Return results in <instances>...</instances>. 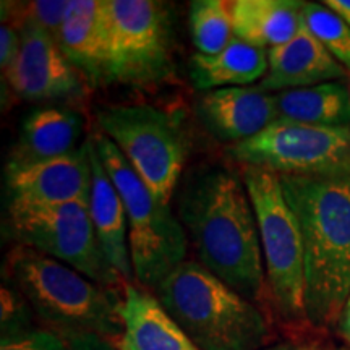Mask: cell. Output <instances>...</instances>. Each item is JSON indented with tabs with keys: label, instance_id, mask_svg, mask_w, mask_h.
Wrapping results in <instances>:
<instances>
[{
	"label": "cell",
	"instance_id": "cell-27",
	"mask_svg": "<svg viewBox=\"0 0 350 350\" xmlns=\"http://www.w3.org/2000/svg\"><path fill=\"white\" fill-rule=\"evenodd\" d=\"M338 326H339V332L342 336L345 342L350 345V295L345 300V304L342 306V312L339 314L338 319Z\"/></svg>",
	"mask_w": 350,
	"mask_h": 350
},
{
	"label": "cell",
	"instance_id": "cell-11",
	"mask_svg": "<svg viewBox=\"0 0 350 350\" xmlns=\"http://www.w3.org/2000/svg\"><path fill=\"white\" fill-rule=\"evenodd\" d=\"M3 21L15 25L21 36L18 55L3 73L16 96L29 103H49L81 99L86 94L85 77L46 29L28 18Z\"/></svg>",
	"mask_w": 350,
	"mask_h": 350
},
{
	"label": "cell",
	"instance_id": "cell-2",
	"mask_svg": "<svg viewBox=\"0 0 350 350\" xmlns=\"http://www.w3.org/2000/svg\"><path fill=\"white\" fill-rule=\"evenodd\" d=\"M305 250V319L338 321L350 295V172L279 175Z\"/></svg>",
	"mask_w": 350,
	"mask_h": 350
},
{
	"label": "cell",
	"instance_id": "cell-18",
	"mask_svg": "<svg viewBox=\"0 0 350 350\" xmlns=\"http://www.w3.org/2000/svg\"><path fill=\"white\" fill-rule=\"evenodd\" d=\"M234 36L262 49H274L295 38L304 2L297 0H234L229 2Z\"/></svg>",
	"mask_w": 350,
	"mask_h": 350
},
{
	"label": "cell",
	"instance_id": "cell-8",
	"mask_svg": "<svg viewBox=\"0 0 350 350\" xmlns=\"http://www.w3.org/2000/svg\"><path fill=\"white\" fill-rule=\"evenodd\" d=\"M8 224L18 245L68 265L100 286L117 288L125 282L96 237L90 201L62 204L10 201Z\"/></svg>",
	"mask_w": 350,
	"mask_h": 350
},
{
	"label": "cell",
	"instance_id": "cell-28",
	"mask_svg": "<svg viewBox=\"0 0 350 350\" xmlns=\"http://www.w3.org/2000/svg\"><path fill=\"white\" fill-rule=\"evenodd\" d=\"M327 8L336 12L350 26V0H326L323 2Z\"/></svg>",
	"mask_w": 350,
	"mask_h": 350
},
{
	"label": "cell",
	"instance_id": "cell-21",
	"mask_svg": "<svg viewBox=\"0 0 350 350\" xmlns=\"http://www.w3.org/2000/svg\"><path fill=\"white\" fill-rule=\"evenodd\" d=\"M279 119L317 126H350V91L329 81L274 94Z\"/></svg>",
	"mask_w": 350,
	"mask_h": 350
},
{
	"label": "cell",
	"instance_id": "cell-12",
	"mask_svg": "<svg viewBox=\"0 0 350 350\" xmlns=\"http://www.w3.org/2000/svg\"><path fill=\"white\" fill-rule=\"evenodd\" d=\"M10 201L33 204H62L90 201L93 167L90 138L68 154L29 164H8Z\"/></svg>",
	"mask_w": 350,
	"mask_h": 350
},
{
	"label": "cell",
	"instance_id": "cell-5",
	"mask_svg": "<svg viewBox=\"0 0 350 350\" xmlns=\"http://www.w3.org/2000/svg\"><path fill=\"white\" fill-rule=\"evenodd\" d=\"M104 169L124 201L129 222V243L135 279L146 288H156L187 256L188 239L182 222L170 206L152 195L139 175L106 135H93Z\"/></svg>",
	"mask_w": 350,
	"mask_h": 350
},
{
	"label": "cell",
	"instance_id": "cell-9",
	"mask_svg": "<svg viewBox=\"0 0 350 350\" xmlns=\"http://www.w3.org/2000/svg\"><path fill=\"white\" fill-rule=\"evenodd\" d=\"M109 85L148 86L172 73V34L164 5L152 0H104Z\"/></svg>",
	"mask_w": 350,
	"mask_h": 350
},
{
	"label": "cell",
	"instance_id": "cell-30",
	"mask_svg": "<svg viewBox=\"0 0 350 350\" xmlns=\"http://www.w3.org/2000/svg\"><path fill=\"white\" fill-rule=\"evenodd\" d=\"M338 350H345V349H338Z\"/></svg>",
	"mask_w": 350,
	"mask_h": 350
},
{
	"label": "cell",
	"instance_id": "cell-16",
	"mask_svg": "<svg viewBox=\"0 0 350 350\" xmlns=\"http://www.w3.org/2000/svg\"><path fill=\"white\" fill-rule=\"evenodd\" d=\"M120 350H200L159 299L133 284L124 286Z\"/></svg>",
	"mask_w": 350,
	"mask_h": 350
},
{
	"label": "cell",
	"instance_id": "cell-22",
	"mask_svg": "<svg viewBox=\"0 0 350 350\" xmlns=\"http://www.w3.org/2000/svg\"><path fill=\"white\" fill-rule=\"evenodd\" d=\"M190 33L198 54L214 55L234 38L229 3L224 0H195L190 5Z\"/></svg>",
	"mask_w": 350,
	"mask_h": 350
},
{
	"label": "cell",
	"instance_id": "cell-29",
	"mask_svg": "<svg viewBox=\"0 0 350 350\" xmlns=\"http://www.w3.org/2000/svg\"><path fill=\"white\" fill-rule=\"evenodd\" d=\"M261 350H319L318 347H313V345L306 344H294V342H284V344H275L271 345V347H265Z\"/></svg>",
	"mask_w": 350,
	"mask_h": 350
},
{
	"label": "cell",
	"instance_id": "cell-4",
	"mask_svg": "<svg viewBox=\"0 0 350 350\" xmlns=\"http://www.w3.org/2000/svg\"><path fill=\"white\" fill-rule=\"evenodd\" d=\"M157 299L200 350H261L268 318L201 262L183 261L159 287Z\"/></svg>",
	"mask_w": 350,
	"mask_h": 350
},
{
	"label": "cell",
	"instance_id": "cell-7",
	"mask_svg": "<svg viewBox=\"0 0 350 350\" xmlns=\"http://www.w3.org/2000/svg\"><path fill=\"white\" fill-rule=\"evenodd\" d=\"M98 125L152 195L169 206L188 151L177 116L148 104L111 106L98 113Z\"/></svg>",
	"mask_w": 350,
	"mask_h": 350
},
{
	"label": "cell",
	"instance_id": "cell-15",
	"mask_svg": "<svg viewBox=\"0 0 350 350\" xmlns=\"http://www.w3.org/2000/svg\"><path fill=\"white\" fill-rule=\"evenodd\" d=\"M57 44L88 85H109L111 52L104 0H72Z\"/></svg>",
	"mask_w": 350,
	"mask_h": 350
},
{
	"label": "cell",
	"instance_id": "cell-23",
	"mask_svg": "<svg viewBox=\"0 0 350 350\" xmlns=\"http://www.w3.org/2000/svg\"><path fill=\"white\" fill-rule=\"evenodd\" d=\"M2 325L0 350H116L113 344L91 336H65L47 327L20 326L18 321Z\"/></svg>",
	"mask_w": 350,
	"mask_h": 350
},
{
	"label": "cell",
	"instance_id": "cell-20",
	"mask_svg": "<svg viewBox=\"0 0 350 350\" xmlns=\"http://www.w3.org/2000/svg\"><path fill=\"white\" fill-rule=\"evenodd\" d=\"M268 49L253 46L239 38L214 55L196 54L190 60V78L198 91L248 86L268 73Z\"/></svg>",
	"mask_w": 350,
	"mask_h": 350
},
{
	"label": "cell",
	"instance_id": "cell-13",
	"mask_svg": "<svg viewBox=\"0 0 350 350\" xmlns=\"http://www.w3.org/2000/svg\"><path fill=\"white\" fill-rule=\"evenodd\" d=\"M196 113L204 129L229 146L256 137L279 119L274 96L260 86L206 91L196 103Z\"/></svg>",
	"mask_w": 350,
	"mask_h": 350
},
{
	"label": "cell",
	"instance_id": "cell-10",
	"mask_svg": "<svg viewBox=\"0 0 350 350\" xmlns=\"http://www.w3.org/2000/svg\"><path fill=\"white\" fill-rule=\"evenodd\" d=\"M230 157L278 175L350 172V126L274 120L247 142L230 144Z\"/></svg>",
	"mask_w": 350,
	"mask_h": 350
},
{
	"label": "cell",
	"instance_id": "cell-14",
	"mask_svg": "<svg viewBox=\"0 0 350 350\" xmlns=\"http://www.w3.org/2000/svg\"><path fill=\"white\" fill-rule=\"evenodd\" d=\"M268 73L260 81V90L287 91L340 80L345 68L310 33L301 18L294 39L268 51Z\"/></svg>",
	"mask_w": 350,
	"mask_h": 350
},
{
	"label": "cell",
	"instance_id": "cell-3",
	"mask_svg": "<svg viewBox=\"0 0 350 350\" xmlns=\"http://www.w3.org/2000/svg\"><path fill=\"white\" fill-rule=\"evenodd\" d=\"M5 273L44 327L119 345L124 334V294L119 295L117 288L100 286L68 265L23 245L8 252Z\"/></svg>",
	"mask_w": 350,
	"mask_h": 350
},
{
	"label": "cell",
	"instance_id": "cell-19",
	"mask_svg": "<svg viewBox=\"0 0 350 350\" xmlns=\"http://www.w3.org/2000/svg\"><path fill=\"white\" fill-rule=\"evenodd\" d=\"M83 122L75 111L44 107L23 120L20 142L8 164H29L55 159L77 150Z\"/></svg>",
	"mask_w": 350,
	"mask_h": 350
},
{
	"label": "cell",
	"instance_id": "cell-1",
	"mask_svg": "<svg viewBox=\"0 0 350 350\" xmlns=\"http://www.w3.org/2000/svg\"><path fill=\"white\" fill-rule=\"evenodd\" d=\"M178 216L208 271L258 304L266 292L255 209L245 183L224 167L198 169L178 198Z\"/></svg>",
	"mask_w": 350,
	"mask_h": 350
},
{
	"label": "cell",
	"instance_id": "cell-26",
	"mask_svg": "<svg viewBox=\"0 0 350 350\" xmlns=\"http://www.w3.org/2000/svg\"><path fill=\"white\" fill-rule=\"evenodd\" d=\"M20 29L8 21H2V26H0V68L3 73L15 62L20 52Z\"/></svg>",
	"mask_w": 350,
	"mask_h": 350
},
{
	"label": "cell",
	"instance_id": "cell-24",
	"mask_svg": "<svg viewBox=\"0 0 350 350\" xmlns=\"http://www.w3.org/2000/svg\"><path fill=\"white\" fill-rule=\"evenodd\" d=\"M301 18L325 49L350 70V26L325 3L304 2Z\"/></svg>",
	"mask_w": 350,
	"mask_h": 350
},
{
	"label": "cell",
	"instance_id": "cell-25",
	"mask_svg": "<svg viewBox=\"0 0 350 350\" xmlns=\"http://www.w3.org/2000/svg\"><path fill=\"white\" fill-rule=\"evenodd\" d=\"M68 7V0H34V2L21 3V5L15 7L18 13L10 18L33 20L57 41L64 26L65 16H67Z\"/></svg>",
	"mask_w": 350,
	"mask_h": 350
},
{
	"label": "cell",
	"instance_id": "cell-6",
	"mask_svg": "<svg viewBox=\"0 0 350 350\" xmlns=\"http://www.w3.org/2000/svg\"><path fill=\"white\" fill-rule=\"evenodd\" d=\"M242 180L255 209L266 282L287 321L305 318V250L299 219L271 170L247 165Z\"/></svg>",
	"mask_w": 350,
	"mask_h": 350
},
{
	"label": "cell",
	"instance_id": "cell-17",
	"mask_svg": "<svg viewBox=\"0 0 350 350\" xmlns=\"http://www.w3.org/2000/svg\"><path fill=\"white\" fill-rule=\"evenodd\" d=\"M90 156L93 167V185H91L90 211L96 237H98L104 255L122 275L124 281L135 279L131 266L130 243H129V222L124 201L104 169L103 161L96 150L93 138L90 137ZM129 284V282H126Z\"/></svg>",
	"mask_w": 350,
	"mask_h": 350
}]
</instances>
